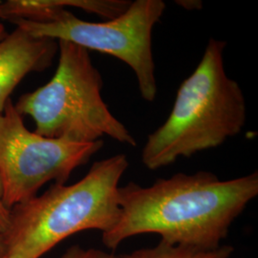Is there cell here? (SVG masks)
<instances>
[{
	"instance_id": "obj_13",
	"label": "cell",
	"mask_w": 258,
	"mask_h": 258,
	"mask_svg": "<svg viewBox=\"0 0 258 258\" xmlns=\"http://www.w3.org/2000/svg\"><path fill=\"white\" fill-rule=\"evenodd\" d=\"M4 26L2 25V24H0V38L3 37V35H4Z\"/></svg>"
},
{
	"instance_id": "obj_7",
	"label": "cell",
	"mask_w": 258,
	"mask_h": 258,
	"mask_svg": "<svg viewBox=\"0 0 258 258\" xmlns=\"http://www.w3.org/2000/svg\"><path fill=\"white\" fill-rule=\"evenodd\" d=\"M56 50L57 40L33 37L18 27L0 41V114L20 81L31 72L47 68Z\"/></svg>"
},
{
	"instance_id": "obj_1",
	"label": "cell",
	"mask_w": 258,
	"mask_h": 258,
	"mask_svg": "<svg viewBox=\"0 0 258 258\" xmlns=\"http://www.w3.org/2000/svg\"><path fill=\"white\" fill-rule=\"evenodd\" d=\"M257 195V172L224 181L198 171L158 179L149 186L130 182L119 187L120 216L102 233V243L115 250L129 237L155 233L169 244L214 249Z\"/></svg>"
},
{
	"instance_id": "obj_12",
	"label": "cell",
	"mask_w": 258,
	"mask_h": 258,
	"mask_svg": "<svg viewBox=\"0 0 258 258\" xmlns=\"http://www.w3.org/2000/svg\"><path fill=\"white\" fill-rule=\"evenodd\" d=\"M6 257V246L4 242V237L0 233V258Z\"/></svg>"
},
{
	"instance_id": "obj_9",
	"label": "cell",
	"mask_w": 258,
	"mask_h": 258,
	"mask_svg": "<svg viewBox=\"0 0 258 258\" xmlns=\"http://www.w3.org/2000/svg\"><path fill=\"white\" fill-rule=\"evenodd\" d=\"M233 247L221 245L214 249H204L192 246L169 244L160 240L152 248L139 249L121 255L120 258H230Z\"/></svg>"
},
{
	"instance_id": "obj_4",
	"label": "cell",
	"mask_w": 258,
	"mask_h": 258,
	"mask_svg": "<svg viewBox=\"0 0 258 258\" xmlns=\"http://www.w3.org/2000/svg\"><path fill=\"white\" fill-rule=\"evenodd\" d=\"M59 59L54 77L36 91L23 95L16 109L36 122L46 138L92 143L108 136L136 147L137 142L112 113L102 97V78L88 50L58 40Z\"/></svg>"
},
{
	"instance_id": "obj_2",
	"label": "cell",
	"mask_w": 258,
	"mask_h": 258,
	"mask_svg": "<svg viewBox=\"0 0 258 258\" xmlns=\"http://www.w3.org/2000/svg\"><path fill=\"white\" fill-rule=\"evenodd\" d=\"M226 41L211 38L196 69L180 85L166 121L148 135L142 162L150 170L218 148L238 135L247 120L239 84L224 65Z\"/></svg>"
},
{
	"instance_id": "obj_10",
	"label": "cell",
	"mask_w": 258,
	"mask_h": 258,
	"mask_svg": "<svg viewBox=\"0 0 258 258\" xmlns=\"http://www.w3.org/2000/svg\"><path fill=\"white\" fill-rule=\"evenodd\" d=\"M60 258H120L114 252L103 251L98 249H83L80 246H73L65 251Z\"/></svg>"
},
{
	"instance_id": "obj_6",
	"label": "cell",
	"mask_w": 258,
	"mask_h": 258,
	"mask_svg": "<svg viewBox=\"0 0 258 258\" xmlns=\"http://www.w3.org/2000/svg\"><path fill=\"white\" fill-rule=\"evenodd\" d=\"M103 147L102 140L74 143L29 131L11 100L0 114V181L10 210L37 196L55 180L65 184L71 173Z\"/></svg>"
},
{
	"instance_id": "obj_8",
	"label": "cell",
	"mask_w": 258,
	"mask_h": 258,
	"mask_svg": "<svg viewBox=\"0 0 258 258\" xmlns=\"http://www.w3.org/2000/svg\"><path fill=\"white\" fill-rule=\"evenodd\" d=\"M75 7L111 19L122 11L120 0H9L0 4V17L8 20L24 19L38 23L54 22L66 18Z\"/></svg>"
},
{
	"instance_id": "obj_11",
	"label": "cell",
	"mask_w": 258,
	"mask_h": 258,
	"mask_svg": "<svg viewBox=\"0 0 258 258\" xmlns=\"http://www.w3.org/2000/svg\"><path fill=\"white\" fill-rule=\"evenodd\" d=\"M11 210L5 205L3 201V188L0 181V233L4 234L10 224Z\"/></svg>"
},
{
	"instance_id": "obj_3",
	"label": "cell",
	"mask_w": 258,
	"mask_h": 258,
	"mask_svg": "<svg viewBox=\"0 0 258 258\" xmlns=\"http://www.w3.org/2000/svg\"><path fill=\"white\" fill-rule=\"evenodd\" d=\"M128 166L124 154L108 157L94 163L79 182L55 184L15 206L2 234L5 258H40L75 233L111 230L120 216L119 183Z\"/></svg>"
},
{
	"instance_id": "obj_5",
	"label": "cell",
	"mask_w": 258,
	"mask_h": 258,
	"mask_svg": "<svg viewBox=\"0 0 258 258\" xmlns=\"http://www.w3.org/2000/svg\"><path fill=\"white\" fill-rule=\"evenodd\" d=\"M165 10L166 3L162 0H136L130 2L120 16L103 22L83 21L72 13L48 23L24 19L11 21L33 37L69 41L120 59L136 75L142 98L152 102L158 90L151 46L152 30Z\"/></svg>"
}]
</instances>
